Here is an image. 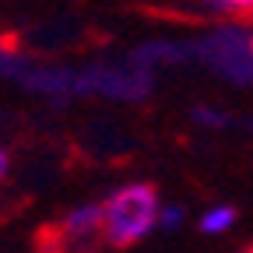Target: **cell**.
<instances>
[{"mask_svg": "<svg viewBox=\"0 0 253 253\" xmlns=\"http://www.w3.org/2000/svg\"><path fill=\"white\" fill-rule=\"evenodd\" d=\"M243 253H253V250H243Z\"/></svg>", "mask_w": 253, "mask_h": 253, "instance_id": "9", "label": "cell"}, {"mask_svg": "<svg viewBox=\"0 0 253 253\" xmlns=\"http://www.w3.org/2000/svg\"><path fill=\"white\" fill-rule=\"evenodd\" d=\"M102 243V221H99V204H74L67 208L46 236L49 253H95Z\"/></svg>", "mask_w": 253, "mask_h": 253, "instance_id": "4", "label": "cell"}, {"mask_svg": "<svg viewBox=\"0 0 253 253\" xmlns=\"http://www.w3.org/2000/svg\"><path fill=\"white\" fill-rule=\"evenodd\" d=\"M186 67H201L232 88H253V28L246 21H221L201 36H190Z\"/></svg>", "mask_w": 253, "mask_h": 253, "instance_id": "3", "label": "cell"}, {"mask_svg": "<svg viewBox=\"0 0 253 253\" xmlns=\"http://www.w3.org/2000/svg\"><path fill=\"white\" fill-rule=\"evenodd\" d=\"M183 221H186V211L179 204H162V214H158V232H176V229H183Z\"/></svg>", "mask_w": 253, "mask_h": 253, "instance_id": "7", "label": "cell"}, {"mask_svg": "<svg viewBox=\"0 0 253 253\" xmlns=\"http://www.w3.org/2000/svg\"><path fill=\"white\" fill-rule=\"evenodd\" d=\"M194 4L221 21H246L253 18V0H194Z\"/></svg>", "mask_w": 253, "mask_h": 253, "instance_id": "6", "label": "cell"}, {"mask_svg": "<svg viewBox=\"0 0 253 253\" xmlns=\"http://www.w3.org/2000/svg\"><path fill=\"white\" fill-rule=\"evenodd\" d=\"M162 197L144 179H126L113 186L99 201V221H102V243L109 250H130L158 232Z\"/></svg>", "mask_w": 253, "mask_h": 253, "instance_id": "2", "label": "cell"}, {"mask_svg": "<svg viewBox=\"0 0 253 253\" xmlns=\"http://www.w3.org/2000/svg\"><path fill=\"white\" fill-rule=\"evenodd\" d=\"M236 221H239V211L232 204H208L197 214V229H201V236L218 239V236H229L236 229Z\"/></svg>", "mask_w": 253, "mask_h": 253, "instance_id": "5", "label": "cell"}, {"mask_svg": "<svg viewBox=\"0 0 253 253\" xmlns=\"http://www.w3.org/2000/svg\"><path fill=\"white\" fill-rule=\"evenodd\" d=\"M0 81L49 102H78V99L144 102L155 91L158 78L137 67L130 56L91 60V63H42L32 60L14 42L0 39Z\"/></svg>", "mask_w": 253, "mask_h": 253, "instance_id": "1", "label": "cell"}, {"mask_svg": "<svg viewBox=\"0 0 253 253\" xmlns=\"http://www.w3.org/2000/svg\"><path fill=\"white\" fill-rule=\"evenodd\" d=\"M7 172H11V151H7L4 137H0V183L7 179Z\"/></svg>", "mask_w": 253, "mask_h": 253, "instance_id": "8", "label": "cell"}]
</instances>
